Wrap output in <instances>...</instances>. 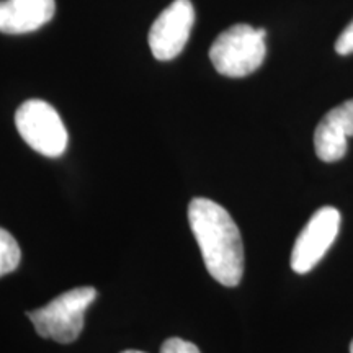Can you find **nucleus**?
Wrapping results in <instances>:
<instances>
[{"label":"nucleus","instance_id":"obj_6","mask_svg":"<svg viewBox=\"0 0 353 353\" xmlns=\"http://www.w3.org/2000/svg\"><path fill=\"white\" fill-rule=\"evenodd\" d=\"M195 25L192 0H174L149 30V48L159 61H172L187 46Z\"/></svg>","mask_w":353,"mask_h":353},{"label":"nucleus","instance_id":"obj_8","mask_svg":"<svg viewBox=\"0 0 353 353\" xmlns=\"http://www.w3.org/2000/svg\"><path fill=\"white\" fill-rule=\"evenodd\" d=\"M56 12L54 0H2L0 33L25 34L37 32Z\"/></svg>","mask_w":353,"mask_h":353},{"label":"nucleus","instance_id":"obj_2","mask_svg":"<svg viewBox=\"0 0 353 353\" xmlns=\"http://www.w3.org/2000/svg\"><path fill=\"white\" fill-rule=\"evenodd\" d=\"M267 32L250 25H234L211 44L210 59L224 77H247L263 64L267 56Z\"/></svg>","mask_w":353,"mask_h":353},{"label":"nucleus","instance_id":"obj_4","mask_svg":"<svg viewBox=\"0 0 353 353\" xmlns=\"http://www.w3.org/2000/svg\"><path fill=\"white\" fill-rule=\"evenodd\" d=\"M21 139L44 157H61L68 149L69 136L63 118L44 100H26L15 113Z\"/></svg>","mask_w":353,"mask_h":353},{"label":"nucleus","instance_id":"obj_11","mask_svg":"<svg viewBox=\"0 0 353 353\" xmlns=\"http://www.w3.org/2000/svg\"><path fill=\"white\" fill-rule=\"evenodd\" d=\"M335 51L342 56L352 54L353 52V21L343 30L341 37L337 38V41H335Z\"/></svg>","mask_w":353,"mask_h":353},{"label":"nucleus","instance_id":"obj_12","mask_svg":"<svg viewBox=\"0 0 353 353\" xmlns=\"http://www.w3.org/2000/svg\"><path fill=\"white\" fill-rule=\"evenodd\" d=\"M121 353H145V352H139V350H125V352H121Z\"/></svg>","mask_w":353,"mask_h":353},{"label":"nucleus","instance_id":"obj_9","mask_svg":"<svg viewBox=\"0 0 353 353\" xmlns=\"http://www.w3.org/2000/svg\"><path fill=\"white\" fill-rule=\"evenodd\" d=\"M21 250L15 237L6 229L0 228V278L19 268Z\"/></svg>","mask_w":353,"mask_h":353},{"label":"nucleus","instance_id":"obj_13","mask_svg":"<svg viewBox=\"0 0 353 353\" xmlns=\"http://www.w3.org/2000/svg\"><path fill=\"white\" fill-rule=\"evenodd\" d=\"M350 353H353V341H352V343H350Z\"/></svg>","mask_w":353,"mask_h":353},{"label":"nucleus","instance_id":"obj_5","mask_svg":"<svg viewBox=\"0 0 353 353\" xmlns=\"http://www.w3.org/2000/svg\"><path fill=\"white\" fill-rule=\"evenodd\" d=\"M341 231V213L334 206L317 210L299 232L291 252V268L304 275L311 272L321 259L327 254L330 245Z\"/></svg>","mask_w":353,"mask_h":353},{"label":"nucleus","instance_id":"obj_1","mask_svg":"<svg viewBox=\"0 0 353 353\" xmlns=\"http://www.w3.org/2000/svg\"><path fill=\"white\" fill-rule=\"evenodd\" d=\"M188 223L210 275L229 288L239 285L244 275V245L231 214L213 200L193 198Z\"/></svg>","mask_w":353,"mask_h":353},{"label":"nucleus","instance_id":"obj_7","mask_svg":"<svg viewBox=\"0 0 353 353\" xmlns=\"http://www.w3.org/2000/svg\"><path fill=\"white\" fill-rule=\"evenodd\" d=\"M353 136V99L343 101L322 118L314 132L316 154L324 162H337L348 149Z\"/></svg>","mask_w":353,"mask_h":353},{"label":"nucleus","instance_id":"obj_3","mask_svg":"<svg viewBox=\"0 0 353 353\" xmlns=\"http://www.w3.org/2000/svg\"><path fill=\"white\" fill-rule=\"evenodd\" d=\"M95 298L97 290L92 286L69 290L46 306L30 311L28 317L43 339H51L57 343H72L81 335L85 324V312Z\"/></svg>","mask_w":353,"mask_h":353},{"label":"nucleus","instance_id":"obj_10","mask_svg":"<svg viewBox=\"0 0 353 353\" xmlns=\"http://www.w3.org/2000/svg\"><path fill=\"white\" fill-rule=\"evenodd\" d=\"M161 353H201L195 343L183 341V339L172 337L162 343Z\"/></svg>","mask_w":353,"mask_h":353}]
</instances>
